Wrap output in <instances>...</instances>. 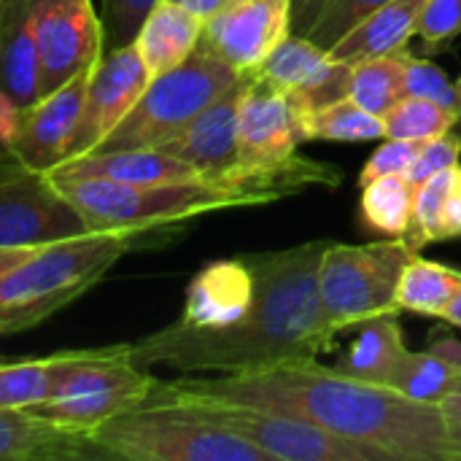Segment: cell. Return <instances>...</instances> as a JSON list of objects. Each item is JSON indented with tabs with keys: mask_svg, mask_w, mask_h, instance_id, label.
<instances>
[{
	"mask_svg": "<svg viewBox=\"0 0 461 461\" xmlns=\"http://www.w3.org/2000/svg\"><path fill=\"white\" fill-rule=\"evenodd\" d=\"M330 240H308L292 249L243 254L254 273L249 313L219 330H197L173 321L135 343H127L138 367H173L192 373H246L284 362L319 359L338 351L319 297V262Z\"/></svg>",
	"mask_w": 461,
	"mask_h": 461,
	"instance_id": "cell-1",
	"label": "cell"
},
{
	"mask_svg": "<svg viewBox=\"0 0 461 461\" xmlns=\"http://www.w3.org/2000/svg\"><path fill=\"white\" fill-rule=\"evenodd\" d=\"M170 386L189 397L276 411L319 424L340 438L381 448L394 461H456L440 405H424L394 389L354 381L319 359L224 373L181 375Z\"/></svg>",
	"mask_w": 461,
	"mask_h": 461,
	"instance_id": "cell-2",
	"label": "cell"
},
{
	"mask_svg": "<svg viewBox=\"0 0 461 461\" xmlns=\"http://www.w3.org/2000/svg\"><path fill=\"white\" fill-rule=\"evenodd\" d=\"M135 230H100L35 249L0 273V338L27 332L86 294L132 249Z\"/></svg>",
	"mask_w": 461,
	"mask_h": 461,
	"instance_id": "cell-3",
	"label": "cell"
},
{
	"mask_svg": "<svg viewBox=\"0 0 461 461\" xmlns=\"http://www.w3.org/2000/svg\"><path fill=\"white\" fill-rule=\"evenodd\" d=\"M54 186L73 203L92 232L100 230H157L186 221L203 213L227 208L267 205L270 200L224 184V181H167V184H122L108 178L57 176L49 173Z\"/></svg>",
	"mask_w": 461,
	"mask_h": 461,
	"instance_id": "cell-4",
	"label": "cell"
},
{
	"mask_svg": "<svg viewBox=\"0 0 461 461\" xmlns=\"http://www.w3.org/2000/svg\"><path fill=\"white\" fill-rule=\"evenodd\" d=\"M92 440L105 459L273 461L246 438L205 421L186 402L165 394L162 381L146 402L97 427Z\"/></svg>",
	"mask_w": 461,
	"mask_h": 461,
	"instance_id": "cell-5",
	"label": "cell"
},
{
	"mask_svg": "<svg viewBox=\"0 0 461 461\" xmlns=\"http://www.w3.org/2000/svg\"><path fill=\"white\" fill-rule=\"evenodd\" d=\"M240 76L243 73L230 68L224 59L197 46L178 68L154 76L132 111L92 151L159 149Z\"/></svg>",
	"mask_w": 461,
	"mask_h": 461,
	"instance_id": "cell-6",
	"label": "cell"
},
{
	"mask_svg": "<svg viewBox=\"0 0 461 461\" xmlns=\"http://www.w3.org/2000/svg\"><path fill=\"white\" fill-rule=\"evenodd\" d=\"M413 254L405 238L367 246L330 240L319 262V297L330 327L343 335L370 319L400 313L397 286Z\"/></svg>",
	"mask_w": 461,
	"mask_h": 461,
	"instance_id": "cell-7",
	"label": "cell"
},
{
	"mask_svg": "<svg viewBox=\"0 0 461 461\" xmlns=\"http://www.w3.org/2000/svg\"><path fill=\"white\" fill-rule=\"evenodd\" d=\"M162 392L186 402L205 421L246 438L273 461H394L392 454L381 448L340 438L297 416L189 397V394L176 392L170 381H162Z\"/></svg>",
	"mask_w": 461,
	"mask_h": 461,
	"instance_id": "cell-8",
	"label": "cell"
},
{
	"mask_svg": "<svg viewBox=\"0 0 461 461\" xmlns=\"http://www.w3.org/2000/svg\"><path fill=\"white\" fill-rule=\"evenodd\" d=\"M92 232L49 173L0 154V249H38Z\"/></svg>",
	"mask_w": 461,
	"mask_h": 461,
	"instance_id": "cell-9",
	"label": "cell"
},
{
	"mask_svg": "<svg viewBox=\"0 0 461 461\" xmlns=\"http://www.w3.org/2000/svg\"><path fill=\"white\" fill-rule=\"evenodd\" d=\"M249 84L240 100L238 116V165L246 170L267 162H278L311 140L313 108L294 92H286L254 73H246Z\"/></svg>",
	"mask_w": 461,
	"mask_h": 461,
	"instance_id": "cell-10",
	"label": "cell"
},
{
	"mask_svg": "<svg viewBox=\"0 0 461 461\" xmlns=\"http://www.w3.org/2000/svg\"><path fill=\"white\" fill-rule=\"evenodd\" d=\"M35 43L41 95L97 65L105 51V27L92 0H38Z\"/></svg>",
	"mask_w": 461,
	"mask_h": 461,
	"instance_id": "cell-11",
	"label": "cell"
},
{
	"mask_svg": "<svg viewBox=\"0 0 461 461\" xmlns=\"http://www.w3.org/2000/svg\"><path fill=\"white\" fill-rule=\"evenodd\" d=\"M149 81L151 76L135 43L105 49L89 73L86 95H84L78 127H76L68 159L97 149L116 130V124L132 111V105L146 92Z\"/></svg>",
	"mask_w": 461,
	"mask_h": 461,
	"instance_id": "cell-12",
	"label": "cell"
},
{
	"mask_svg": "<svg viewBox=\"0 0 461 461\" xmlns=\"http://www.w3.org/2000/svg\"><path fill=\"white\" fill-rule=\"evenodd\" d=\"M286 35H292V0H230L203 22L197 46L238 73H251Z\"/></svg>",
	"mask_w": 461,
	"mask_h": 461,
	"instance_id": "cell-13",
	"label": "cell"
},
{
	"mask_svg": "<svg viewBox=\"0 0 461 461\" xmlns=\"http://www.w3.org/2000/svg\"><path fill=\"white\" fill-rule=\"evenodd\" d=\"M89 73L92 68L65 81L62 86L41 95L32 105L22 108L8 149L19 162H24L32 170L49 173L68 159L84 105Z\"/></svg>",
	"mask_w": 461,
	"mask_h": 461,
	"instance_id": "cell-14",
	"label": "cell"
},
{
	"mask_svg": "<svg viewBox=\"0 0 461 461\" xmlns=\"http://www.w3.org/2000/svg\"><path fill=\"white\" fill-rule=\"evenodd\" d=\"M246 84L249 76L243 73L224 95H219L159 149L194 167L203 178L221 181L238 165V116Z\"/></svg>",
	"mask_w": 461,
	"mask_h": 461,
	"instance_id": "cell-15",
	"label": "cell"
},
{
	"mask_svg": "<svg viewBox=\"0 0 461 461\" xmlns=\"http://www.w3.org/2000/svg\"><path fill=\"white\" fill-rule=\"evenodd\" d=\"M351 68L354 65L335 59L324 46H319L308 35L292 32L251 73L286 92L300 95L316 111L327 103L348 97Z\"/></svg>",
	"mask_w": 461,
	"mask_h": 461,
	"instance_id": "cell-16",
	"label": "cell"
},
{
	"mask_svg": "<svg viewBox=\"0 0 461 461\" xmlns=\"http://www.w3.org/2000/svg\"><path fill=\"white\" fill-rule=\"evenodd\" d=\"M254 300V273L240 257L208 262L186 286L181 324L219 330L240 321Z\"/></svg>",
	"mask_w": 461,
	"mask_h": 461,
	"instance_id": "cell-17",
	"label": "cell"
},
{
	"mask_svg": "<svg viewBox=\"0 0 461 461\" xmlns=\"http://www.w3.org/2000/svg\"><path fill=\"white\" fill-rule=\"evenodd\" d=\"M0 461H105L92 435L54 427L30 411H0Z\"/></svg>",
	"mask_w": 461,
	"mask_h": 461,
	"instance_id": "cell-18",
	"label": "cell"
},
{
	"mask_svg": "<svg viewBox=\"0 0 461 461\" xmlns=\"http://www.w3.org/2000/svg\"><path fill=\"white\" fill-rule=\"evenodd\" d=\"M35 11L38 0H0V89L19 108L41 97Z\"/></svg>",
	"mask_w": 461,
	"mask_h": 461,
	"instance_id": "cell-19",
	"label": "cell"
},
{
	"mask_svg": "<svg viewBox=\"0 0 461 461\" xmlns=\"http://www.w3.org/2000/svg\"><path fill=\"white\" fill-rule=\"evenodd\" d=\"M57 176H84L108 178L122 184H167V181H194L203 178L186 162L165 154L162 149H122V151H89L59 162Z\"/></svg>",
	"mask_w": 461,
	"mask_h": 461,
	"instance_id": "cell-20",
	"label": "cell"
},
{
	"mask_svg": "<svg viewBox=\"0 0 461 461\" xmlns=\"http://www.w3.org/2000/svg\"><path fill=\"white\" fill-rule=\"evenodd\" d=\"M203 19L189 14L186 8L159 0L149 16L143 19L140 30L135 32L132 43L149 70V76H162L178 68L200 43Z\"/></svg>",
	"mask_w": 461,
	"mask_h": 461,
	"instance_id": "cell-21",
	"label": "cell"
},
{
	"mask_svg": "<svg viewBox=\"0 0 461 461\" xmlns=\"http://www.w3.org/2000/svg\"><path fill=\"white\" fill-rule=\"evenodd\" d=\"M427 0H389L370 16H365L348 35H343L332 49H327L335 59H343L348 65L402 51L408 41L416 35L419 16L424 11Z\"/></svg>",
	"mask_w": 461,
	"mask_h": 461,
	"instance_id": "cell-22",
	"label": "cell"
},
{
	"mask_svg": "<svg viewBox=\"0 0 461 461\" xmlns=\"http://www.w3.org/2000/svg\"><path fill=\"white\" fill-rule=\"evenodd\" d=\"M357 330H359V335L340 354V359L332 365V370H338L354 381L389 389V381H392L397 365L408 354L397 313L370 319Z\"/></svg>",
	"mask_w": 461,
	"mask_h": 461,
	"instance_id": "cell-23",
	"label": "cell"
},
{
	"mask_svg": "<svg viewBox=\"0 0 461 461\" xmlns=\"http://www.w3.org/2000/svg\"><path fill=\"white\" fill-rule=\"evenodd\" d=\"M461 289V270L413 254L397 286V311L443 319Z\"/></svg>",
	"mask_w": 461,
	"mask_h": 461,
	"instance_id": "cell-24",
	"label": "cell"
},
{
	"mask_svg": "<svg viewBox=\"0 0 461 461\" xmlns=\"http://www.w3.org/2000/svg\"><path fill=\"white\" fill-rule=\"evenodd\" d=\"M408 49L378 54L362 62H354L351 81H348V97L367 108L375 116H384L389 108H394L405 97V62Z\"/></svg>",
	"mask_w": 461,
	"mask_h": 461,
	"instance_id": "cell-25",
	"label": "cell"
},
{
	"mask_svg": "<svg viewBox=\"0 0 461 461\" xmlns=\"http://www.w3.org/2000/svg\"><path fill=\"white\" fill-rule=\"evenodd\" d=\"M416 186L405 176H384L362 186L359 219L367 232L384 238H405L413 213Z\"/></svg>",
	"mask_w": 461,
	"mask_h": 461,
	"instance_id": "cell-26",
	"label": "cell"
},
{
	"mask_svg": "<svg viewBox=\"0 0 461 461\" xmlns=\"http://www.w3.org/2000/svg\"><path fill=\"white\" fill-rule=\"evenodd\" d=\"M461 367L435 351H408L397 365L389 389L424 405H440L459 384Z\"/></svg>",
	"mask_w": 461,
	"mask_h": 461,
	"instance_id": "cell-27",
	"label": "cell"
},
{
	"mask_svg": "<svg viewBox=\"0 0 461 461\" xmlns=\"http://www.w3.org/2000/svg\"><path fill=\"white\" fill-rule=\"evenodd\" d=\"M384 138V116L370 113L351 97H340L313 111L311 140L330 143H367Z\"/></svg>",
	"mask_w": 461,
	"mask_h": 461,
	"instance_id": "cell-28",
	"label": "cell"
},
{
	"mask_svg": "<svg viewBox=\"0 0 461 461\" xmlns=\"http://www.w3.org/2000/svg\"><path fill=\"white\" fill-rule=\"evenodd\" d=\"M459 122V113L454 108L424 97H402L394 108L384 113V138L424 143L451 132Z\"/></svg>",
	"mask_w": 461,
	"mask_h": 461,
	"instance_id": "cell-29",
	"label": "cell"
},
{
	"mask_svg": "<svg viewBox=\"0 0 461 461\" xmlns=\"http://www.w3.org/2000/svg\"><path fill=\"white\" fill-rule=\"evenodd\" d=\"M454 167L435 173L432 178L421 181L413 192V213H411V227L405 232V243L421 254L427 246L446 240L443 235V219H446V200L451 189Z\"/></svg>",
	"mask_w": 461,
	"mask_h": 461,
	"instance_id": "cell-30",
	"label": "cell"
},
{
	"mask_svg": "<svg viewBox=\"0 0 461 461\" xmlns=\"http://www.w3.org/2000/svg\"><path fill=\"white\" fill-rule=\"evenodd\" d=\"M54 357L0 359V411H24L49 397Z\"/></svg>",
	"mask_w": 461,
	"mask_h": 461,
	"instance_id": "cell-31",
	"label": "cell"
},
{
	"mask_svg": "<svg viewBox=\"0 0 461 461\" xmlns=\"http://www.w3.org/2000/svg\"><path fill=\"white\" fill-rule=\"evenodd\" d=\"M389 0H330L311 27L308 38L316 41L324 49H332L343 35H348L365 16L378 11Z\"/></svg>",
	"mask_w": 461,
	"mask_h": 461,
	"instance_id": "cell-32",
	"label": "cell"
},
{
	"mask_svg": "<svg viewBox=\"0 0 461 461\" xmlns=\"http://www.w3.org/2000/svg\"><path fill=\"white\" fill-rule=\"evenodd\" d=\"M405 97H424L446 108H454L459 113L456 84L448 81L443 68H438L429 59H419L413 54H408V62H405Z\"/></svg>",
	"mask_w": 461,
	"mask_h": 461,
	"instance_id": "cell-33",
	"label": "cell"
},
{
	"mask_svg": "<svg viewBox=\"0 0 461 461\" xmlns=\"http://www.w3.org/2000/svg\"><path fill=\"white\" fill-rule=\"evenodd\" d=\"M416 35L427 51H440L461 35V0H427Z\"/></svg>",
	"mask_w": 461,
	"mask_h": 461,
	"instance_id": "cell-34",
	"label": "cell"
},
{
	"mask_svg": "<svg viewBox=\"0 0 461 461\" xmlns=\"http://www.w3.org/2000/svg\"><path fill=\"white\" fill-rule=\"evenodd\" d=\"M461 157V138L454 132H446L440 138H432V140H424L411 170L405 173V178L419 186L421 181L432 178L435 173H443L448 167H456Z\"/></svg>",
	"mask_w": 461,
	"mask_h": 461,
	"instance_id": "cell-35",
	"label": "cell"
},
{
	"mask_svg": "<svg viewBox=\"0 0 461 461\" xmlns=\"http://www.w3.org/2000/svg\"><path fill=\"white\" fill-rule=\"evenodd\" d=\"M421 143L416 140H397V138H386V143H381L370 159L365 162L362 173H359V184H370L375 178H384V176H405L419 154Z\"/></svg>",
	"mask_w": 461,
	"mask_h": 461,
	"instance_id": "cell-36",
	"label": "cell"
},
{
	"mask_svg": "<svg viewBox=\"0 0 461 461\" xmlns=\"http://www.w3.org/2000/svg\"><path fill=\"white\" fill-rule=\"evenodd\" d=\"M443 411V421H446V432H448V443L456 461H461V378L456 389L440 402Z\"/></svg>",
	"mask_w": 461,
	"mask_h": 461,
	"instance_id": "cell-37",
	"label": "cell"
},
{
	"mask_svg": "<svg viewBox=\"0 0 461 461\" xmlns=\"http://www.w3.org/2000/svg\"><path fill=\"white\" fill-rule=\"evenodd\" d=\"M443 235L446 240L461 238V165L454 167L448 200H446V219H443Z\"/></svg>",
	"mask_w": 461,
	"mask_h": 461,
	"instance_id": "cell-38",
	"label": "cell"
},
{
	"mask_svg": "<svg viewBox=\"0 0 461 461\" xmlns=\"http://www.w3.org/2000/svg\"><path fill=\"white\" fill-rule=\"evenodd\" d=\"M330 0H292V32L308 35Z\"/></svg>",
	"mask_w": 461,
	"mask_h": 461,
	"instance_id": "cell-39",
	"label": "cell"
},
{
	"mask_svg": "<svg viewBox=\"0 0 461 461\" xmlns=\"http://www.w3.org/2000/svg\"><path fill=\"white\" fill-rule=\"evenodd\" d=\"M19 113H22V108L14 103V97L0 89V154H5L11 149V138L19 124Z\"/></svg>",
	"mask_w": 461,
	"mask_h": 461,
	"instance_id": "cell-40",
	"label": "cell"
},
{
	"mask_svg": "<svg viewBox=\"0 0 461 461\" xmlns=\"http://www.w3.org/2000/svg\"><path fill=\"white\" fill-rule=\"evenodd\" d=\"M170 3L186 8L189 14H194V16H200V19L205 22L208 16H213V14H216L224 3H230V0H170Z\"/></svg>",
	"mask_w": 461,
	"mask_h": 461,
	"instance_id": "cell-41",
	"label": "cell"
},
{
	"mask_svg": "<svg viewBox=\"0 0 461 461\" xmlns=\"http://www.w3.org/2000/svg\"><path fill=\"white\" fill-rule=\"evenodd\" d=\"M429 351H435L438 357H443V359L461 367V340H456V338H438L429 343Z\"/></svg>",
	"mask_w": 461,
	"mask_h": 461,
	"instance_id": "cell-42",
	"label": "cell"
},
{
	"mask_svg": "<svg viewBox=\"0 0 461 461\" xmlns=\"http://www.w3.org/2000/svg\"><path fill=\"white\" fill-rule=\"evenodd\" d=\"M41 249V246H38ZM35 249H0V273L5 270V267H11V265H16V262H22L24 257H30Z\"/></svg>",
	"mask_w": 461,
	"mask_h": 461,
	"instance_id": "cell-43",
	"label": "cell"
},
{
	"mask_svg": "<svg viewBox=\"0 0 461 461\" xmlns=\"http://www.w3.org/2000/svg\"><path fill=\"white\" fill-rule=\"evenodd\" d=\"M448 324H454V327H461V289L459 294L454 297V303H451V308L446 311V316H443Z\"/></svg>",
	"mask_w": 461,
	"mask_h": 461,
	"instance_id": "cell-44",
	"label": "cell"
},
{
	"mask_svg": "<svg viewBox=\"0 0 461 461\" xmlns=\"http://www.w3.org/2000/svg\"><path fill=\"white\" fill-rule=\"evenodd\" d=\"M456 95H459V119H461V76H459V81H456Z\"/></svg>",
	"mask_w": 461,
	"mask_h": 461,
	"instance_id": "cell-45",
	"label": "cell"
}]
</instances>
